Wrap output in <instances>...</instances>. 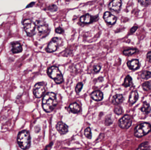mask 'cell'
Returning a JSON list of instances; mask_svg holds the SVG:
<instances>
[{"label": "cell", "mask_w": 151, "mask_h": 150, "mask_svg": "<svg viewBox=\"0 0 151 150\" xmlns=\"http://www.w3.org/2000/svg\"><path fill=\"white\" fill-rule=\"evenodd\" d=\"M57 103V97L54 92H49L46 93L42 100V107L45 111L47 113L52 111Z\"/></svg>", "instance_id": "cell-1"}, {"label": "cell", "mask_w": 151, "mask_h": 150, "mask_svg": "<svg viewBox=\"0 0 151 150\" xmlns=\"http://www.w3.org/2000/svg\"><path fill=\"white\" fill-rule=\"evenodd\" d=\"M17 143L20 147L23 150H26L31 145V137L29 132L26 130H22L18 133Z\"/></svg>", "instance_id": "cell-2"}, {"label": "cell", "mask_w": 151, "mask_h": 150, "mask_svg": "<svg viewBox=\"0 0 151 150\" xmlns=\"http://www.w3.org/2000/svg\"><path fill=\"white\" fill-rule=\"evenodd\" d=\"M151 131V126L148 123L139 124L134 129V135L138 138H141L148 134Z\"/></svg>", "instance_id": "cell-3"}, {"label": "cell", "mask_w": 151, "mask_h": 150, "mask_svg": "<svg viewBox=\"0 0 151 150\" xmlns=\"http://www.w3.org/2000/svg\"><path fill=\"white\" fill-rule=\"evenodd\" d=\"M47 73L48 76L53 79L55 83L60 84L63 81V78L58 67L52 66L47 69Z\"/></svg>", "instance_id": "cell-4"}, {"label": "cell", "mask_w": 151, "mask_h": 150, "mask_svg": "<svg viewBox=\"0 0 151 150\" xmlns=\"http://www.w3.org/2000/svg\"><path fill=\"white\" fill-rule=\"evenodd\" d=\"M25 31L28 36H32L34 34L36 25L31 19H26L23 21Z\"/></svg>", "instance_id": "cell-5"}, {"label": "cell", "mask_w": 151, "mask_h": 150, "mask_svg": "<svg viewBox=\"0 0 151 150\" xmlns=\"http://www.w3.org/2000/svg\"><path fill=\"white\" fill-rule=\"evenodd\" d=\"M46 92L45 86L44 83L39 82L34 85L33 93L37 98H40L44 95Z\"/></svg>", "instance_id": "cell-6"}, {"label": "cell", "mask_w": 151, "mask_h": 150, "mask_svg": "<svg viewBox=\"0 0 151 150\" xmlns=\"http://www.w3.org/2000/svg\"><path fill=\"white\" fill-rule=\"evenodd\" d=\"M132 123L131 117L129 115H126L119 120L118 125L120 128L128 129L131 126Z\"/></svg>", "instance_id": "cell-7"}, {"label": "cell", "mask_w": 151, "mask_h": 150, "mask_svg": "<svg viewBox=\"0 0 151 150\" xmlns=\"http://www.w3.org/2000/svg\"><path fill=\"white\" fill-rule=\"evenodd\" d=\"M59 41V39L58 38H53L46 48V52L47 53H51L56 51L58 48Z\"/></svg>", "instance_id": "cell-8"}, {"label": "cell", "mask_w": 151, "mask_h": 150, "mask_svg": "<svg viewBox=\"0 0 151 150\" xmlns=\"http://www.w3.org/2000/svg\"><path fill=\"white\" fill-rule=\"evenodd\" d=\"M35 24L39 31L41 34H45L48 32L49 27L48 25L45 22L41 20H39L36 21Z\"/></svg>", "instance_id": "cell-9"}, {"label": "cell", "mask_w": 151, "mask_h": 150, "mask_svg": "<svg viewBox=\"0 0 151 150\" xmlns=\"http://www.w3.org/2000/svg\"><path fill=\"white\" fill-rule=\"evenodd\" d=\"M122 5L121 0H113L109 4L108 7L112 11L118 12L120 10Z\"/></svg>", "instance_id": "cell-10"}, {"label": "cell", "mask_w": 151, "mask_h": 150, "mask_svg": "<svg viewBox=\"0 0 151 150\" xmlns=\"http://www.w3.org/2000/svg\"><path fill=\"white\" fill-rule=\"evenodd\" d=\"M103 19L106 23L109 24L114 25L116 23L117 18L116 16L112 15L110 12H107L104 13Z\"/></svg>", "instance_id": "cell-11"}, {"label": "cell", "mask_w": 151, "mask_h": 150, "mask_svg": "<svg viewBox=\"0 0 151 150\" xmlns=\"http://www.w3.org/2000/svg\"><path fill=\"white\" fill-rule=\"evenodd\" d=\"M56 129L61 135H65L68 132V127L65 123L60 122L56 125Z\"/></svg>", "instance_id": "cell-12"}, {"label": "cell", "mask_w": 151, "mask_h": 150, "mask_svg": "<svg viewBox=\"0 0 151 150\" xmlns=\"http://www.w3.org/2000/svg\"><path fill=\"white\" fill-rule=\"evenodd\" d=\"M128 67L130 70H136L138 69L140 67L139 61L137 59H134L129 61L127 63Z\"/></svg>", "instance_id": "cell-13"}, {"label": "cell", "mask_w": 151, "mask_h": 150, "mask_svg": "<svg viewBox=\"0 0 151 150\" xmlns=\"http://www.w3.org/2000/svg\"><path fill=\"white\" fill-rule=\"evenodd\" d=\"M91 98L96 101H100L103 99V93L100 90H96L93 92L91 94Z\"/></svg>", "instance_id": "cell-14"}, {"label": "cell", "mask_w": 151, "mask_h": 150, "mask_svg": "<svg viewBox=\"0 0 151 150\" xmlns=\"http://www.w3.org/2000/svg\"><path fill=\"white\" fill-rule=\"evenodd\" d=\"M124 97L122 94H116L113 96L112 99V103L114 105H119L123 102Z\"/></svg>", "instance_id": "cell-15"}, {"label": "cell", "mask_w": 151, "mask_h": 150, "mask_svg": "<svg viewBox=\"0 0 151 150\" xmlns=\"http://www.w3.org/2000/svg\"><path fill=\"white\" fill-rule=\"evenodd\" d=\"M23 50L22 45L20 43L14 42L12 44V51L13 53H19Z\"/></svg>", "instance_id": "cell-16"}, {"label": "cell", "mask_w": 151, "mask_h": 150, "mask_svg": "<svg viewBox=\"0 0 151 150\" xmlns=\"http://www.w3.org/2000/svg\"><path fill=\"white\" fill-rule=\"evenodd\" d=\"M139 95L138 92L136 90H133L131 92L129 95V101L131 104H134L138 101V99Z\"/></svg>", "instance_id": "cell-17"}, {"label": "cell", "mask_w": 151, "mask_h": 150, "mask_svg": "<svg viewBox=\"0 0 151 150\" xmlns=\"http://www.w3.org/2000/svg\"><path fill=\"white\" fill-rule=\"evenodd\" d=\"M69 110L73 114H77L80 112L81 108L78 103H73L69 106Z\"/></svg>", "instance_id": "cell-18"}, {"label": "cell", "mask_w": 151, "mask_h": 150, "mask_svg": "<svg viewBox=\"0 0 151 150\" xmlns=\"http://www.w3.org/2000/svg\"><path fill=\"white\" fill-rule=\"evenodd\" d=\"M93 17L89 14H86L83 15L80 18V21L81 23L85 24H89L93 21Z\"/></svg>", "instance_id": "cell-19"}, {"label": "cell", "mask_w": 151, "mask_h": 150, "mask_svg": "<svg viewBox=\"0 0 151 150\" xmlns=\"http://www.w3.org/2000/svg\"><path fill=\"white\" fill-rule=\"evenodd\" d=\"M141 112L145 114H148L151 110V108L149 103L147 102H144L143 105L140 109Z\"/></svg>", "instance_id": "cell-20"}, {"label": "cell", "mask_w": 151, "mask_h": 150, "mask_svg": "<svg viewBox=\"0 0 151 150\" xmlns=\"http://www.w3.org/2000/svg\"><path fill=\"white\" fill-rule=\"evenodd\" d=\"M122 85L125 88L130 87L131 85H133L132 78L130 75H128L126 76L125 79H124V82H123Z\"/></svg>", "instance_id": "cell-21"}, {"label": "cell", "mask_w": 151, "mask_h": 150, "mask_svg": "<svg viewBox=\"0 0 151 150\" xmlns=\"http://www.w3.org/2000/svg\"><path fill=\"white\" fill-rule=\"evenodd\" d=\"M138 52V50L137 49H130L125 50L123 51V54L125 56H131Z\"/></svg>", "instance_id": "cell-22"}, {"label": "cell", "mask_w": 151, "mask_h": 150, "mask_svg": "<svg viewBox=\"0 0 151 150\" xmlns=\"http://www.w3.org/2000/svg\"><path fill=\"white\" fill-rule=\"evenodd\" d=\"M151 77V72L149 71H144L140 74V78L144 80H147Z\"/></svg>", "instance_id": "cell-23"}, {"label": "cell", "mask_w": 151, "mask_h": 150, "mask_svg": "<svg viewBox=\"0 0 151 150\" xmlns=\"http://www.w3.org/2000/svg\"><path fill=\"white\" fill-rule=\"evenodd\" d=\"M142 89L144 91H148L151 90V81H146L142 85Z\"/></svg>", "instance_id": "cell-24"}, {"label": "cell", "mask_w": 151, "mask_h": 150, "mask_svg": "<svg viewBox=\"0 0 151 150\" xmlns=\"http://www.w3.org/2000/svg\"><path fill=\"white\" fill-rule=\"evenodd\" d=\"M149 144L147 142H143L137 148L138 150H147L149 149Z\"/></svg>", "instance_id": "cell-25"}, {"label": "cell", "mask_w": 151, "mask_h": 150, "mask_svg": "<svg viewBox=\"0 0 151 150\" xmlns=\"http://www.w3.org/2000/svg\"><path fill=\"white\" fill-rule=\"evenodd\" d=\"M84 134L85 137L88 139H91L92 137V134H91V129L90 128L88 127L84 130Z\"/></svg>", "instance_id": "cell-26"}, {"label": "cell", "mask_w": 151, "mask_h": 150, "mask_svg": "<svg viewBox=\"0 0 151 150\" xmlns=\"http://www.w3.org/2000/svg\"><path fill=\"white\" fill-rule=\"evenodd\" d=\"M114 112L115 114H117V115H121L123 114V110L122 109V108L120 106L117 105L116 107H115L114 109Z\"/></svg>", "instance_id": "cell-27"}, {"label": "cell", "mask_w": 151, "mask_h": 150, "mask_svg": "<svg viewBox=\"0 0 151 150\" xmlns=\"http://www.w3.org/2000/svg\"><path fill=\"white\" fill-rule=\"evenodd\" d=\"M140 4L144 7L147 6L151 4V0H138Z\"/></svg>", "instance_id": "cell-28"}, {"label": "cell", "mask_w": 151, "mask_h": 150, "mask_svg": "<svg viewBox=\"0 0 151 150\" xmlns=\"http://www.w3.org/2000/svg\"><path fill=\"white\" fill-rule=\"evenodd\" d=\"M83 85L81 82H80V83L77 84L76 87L75 88V91H76L77 94H78L81 92V90L83 88Z\"/></svg>", "instance_id": "cell-29"}, {"label": "cell", "mask_w": 151, "mask_h": 150, "mask_svg": "<svg viewBox=\"0 0 151 150\" xmlns=\"http://www.w3.org/2000/svg\"><path fill=\"white\" fill-rule=\"evenodd\" d=\"M101 68V67L100 65H96L93 67V70L95 72L97 73L100 71Z\"/></svg>", "instance_id": "cell-30"}, {"label": "cell", "mask_w": 151, "mask_h": 150, "mask_svg": "<svg viewBox=\"0 0 151 150\" xmlns=\"http://www.w3.org/2000/svg\"><path fill=\"white\" fill-rule=\"evenodd\" d=\"M57 7L55 5H51L48 7V9L50 11H52V12L57 11Z\"/></svg>", "instance_id": "cell-31"}, {"label": "cell", "mask_w": 151, "mask_h": 150, "mask_svg": "<svg viewBox=\"0 0 151 150\" xmlns=\"http://www.w3.org/2000/svg\"><path fill=\"white\" fill-rule=\"evenodd\" d=\"M55 32L58 34H62L64 32V30L61 27H58L56 28Z\"/></svg>", "instance_id": "cell-32"}, {"label": "cell", "mask_w": 151, "mask_h": 150, "mask_svg": "<svg viewBox=\"0 0 151 150\" xmlns=\"http://www.w3.org/2000/svg\"><path fill=\"white\" fill-rule=\"evenodd\" d=\"M112 121L111 120V119L110 118H107L106 119V121H105V125L107 126H109L110 124H112Z\"/></svg>", "instance_id": "cell-33"}, {"label": "cell", "mask_w": 151, "mask_h": 150, "mask_svg": "<svg viewBox=\"0 0 151 150\" xmlns=\"http://www.w3.org/2000/svg\"><path fill=\"white\" fill-rule=\"evenodd\" d=\"M146 58L148 62L151 63V51L148 52L146 55Z\"/></svg>", "instance_id": "cell-34"}, {"label": "cell", "mask_w": 151, "mask_h": 150, "mask_svg": "<svg viewBox=\"0 0 151 150\" xmlns=\"http://www.w3.org/2000/svg\"><path fill=\"white\" fill-rule=\"evenodd\" d=\"M138 27L137 26H133V27H132L131 29V30H130V32H131V34H133L137 31V29H138Z\"/></svg>", "instance_id": "cell-35"}]
</instances>
